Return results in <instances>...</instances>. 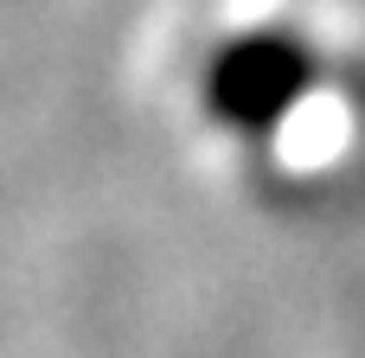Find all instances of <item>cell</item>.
Wrapping results in <instances>:
<instances>
[{
	"label": "cell",
	"mask_w": 365,
	"mask_h": 358,
	"mask_svg": "<svg viewBox=\"0 0 365 358\" xmlns=\"http://www.w3.org/2000/svg\"><path fill=\"white\" fill-rule=\"evenodd\" d=\"M314 83H321V51L295 26H250L205 58L199 102L225 135L269 141L314 96Z\"/></svg>",
	"instance_id": "1"
}]
</instances>
